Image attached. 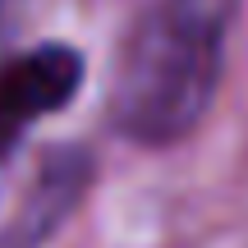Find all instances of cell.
Listing matches in <instances>:
<instances>
[{
  "label": "cell",
  "instance_id": "obj_1",
  "mask_svg": "<svg viewBox=\"0 0 248 248\" xmlns=\"http://www.w3.org/2000/svg\"><path fill=\"white\" fill-rule=\"evenodd\" d=\"M239 0H152L120 51L110 120L124 138L166 147L198 129L225 69Z\"/></svg>",
  "mask_w": 248,
  "mask_h": 248
},
{
  "label": "cell",
  "instance_id": "obj_2",
  "mask_svg": "<svg viewBox=\"0 0 248 248\" xmlns=\"http://www.w3.org/2000/svg\"><path fill=\"white\" fill-rule=\"evenodd\" d=\"M83 83V55L64 42H46L0 64V152L14 147L28 120L74 101Z\"/></svg>",
  "mask_w": 248,
  "mask_h": 248
},
{
  "label": "cell",
  "instance_id": "obj_3",
  "mask_svg": "<svg viewBox=\"0 0 248 248\" xmlns=\"http://www.w3.org/2000/svg\"><path fill=\"white\" fill-rule=\"evenodd\" d=\"M92 161L88 152H51L46 166L37 170V179L28 184V198L18 202V212L9 216V225L0 230V248H42L51 239V230L78 207L83 188H88Z\"/></svg>",
  "mask_w": 248,
  "mask_h": 248
}]
</instances>
